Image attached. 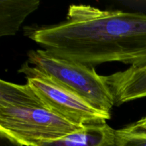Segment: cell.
<instances>
[{"label":"cell","mask_w":146,"mask_h":146,"mask_svg":"<svg viewBox=\"0 0 146 146\" xmlns=\"http://www.w3.org/2000/svg\"><path fill=\"white\" fill-rule=\"evenodd\" d=\"M26 34L49 54L88 66L146 64V14L142 13L71 4L65 21L28 27Z\"/></svg>","instance_id":"cell-1"},{"label":"cell","mask_w":146,"mask_h":146,"mask_svg":"<svg viewBox=\"0 0 146 146\" xmlns=\"http://www.w3.org/2000/svg\"><path fill=\"white\" fill-rule=\"evenodd\" d=\"M84 128L54 113L28 84L0 81V135L23 146H34Z\"/></svg>","instance_id":"cell-2"},{"label":"cell","mask_w":146,"mask_h":146,"mask_svg":"<svg viewBox=\"0 0 146 146\" xmlns=\"http://www.w3.org/2000/svg\"><path fill=\"white\" fill-rule=\"evenodd\" d=\"M27 56V62L54 82L111 114L115 98L104 76L98 75L94 67L55 56L44 49L31 50Z\"/></svg>","instance_id":"cell-3"},{"label":"cell","mask_w":146,"mask_h":146,"mask_svg":"<svg viewBox=\"0 0 146 146\" xmlns=\"http://www.w3.org/2000/svg\"><path fill=\"white\" fill-rule=\"evenodd\" d=\"M24 74L27 84L51 111L68 122L81 127L106 123L111 114L96 109L76 94L54 82L28 62L18 71Z\"/></svg>","instance_id":"cell-4"},{"label":"cell","mask_w":146,"mask_h":146,"mask_svg":"<svg viewBox=\"0 0 146 146\" xmlns=\"http://www.w3.org/2000/svg\"><path fill=\"white\" fill-rule=\"evenodd\" d=\"M104 78L113 94L115 105L146 97V64L130 66Z\"/></svg>","instance_id":"cell-5"},{"label":"cell","mask_w":146,"mask_h":146,"mask_svg":"<svg viewBox=\"0 0 146 146\" xmlns=\"http://www.w3.org/2000/svg\"><path fill=\"white\" fill-rule=\"evenodd\" d=\"M34 146H117L116 131L105 123L87 126L60 139L38 142Z\"/></svg>","instance_id":"cell-6"},{"label":"cell","mask_w":146,"mask_h":146,"mask_svg":"<svg viewBox=\"0 0 146 146\" xmlns=\"http://www.w3.org/2000/svg\"><path fill=\"white\" fill-rule=\"evenodd\" d=\"M40 4L39 0H1L0 36L15 35L26 18Z\"/></svg>","instance_id":"cell-7"},{"label":"cell","mask_w":146,"mask_h":146,"mask_svg":"<svg viewBox=\"0 0 146 146\" xmlns=\"http://www.w3.org/2000/svg\"><path fill=\"white\" fill-rule=\"evenodd\" d=\"M117 146H146V132L129 131L125 129L116 131Z\"/></svg>","instance_id":"cell-8"},{"label":"cell","mask_w":146,"mask_h":146,"mask_svg":"<svg viewBox=\"0 0 146 146\" xmlns=\"http://www.w3.org/2000/svg\"><path fill=\"white\" fill-rule=\"evenodd\" d=\"M125 129L129 131H143L146 132V116L141 118L135 123L125 127Z\"/></svg>","instance_id":"cell-9"},{"label":"cell","mask_w":146,"mask_h":146,"mask_svg":"<svg viewBox=\"0 0 146 146\" xmlns=\"http://www.w3.org/2000/svg\"><path fill=\"white\" fill-rule=\"evenodd\" d=\"M0 136H1V146H23L21 144L8 139L2 135H0Z\"/></svg>","instance_id":"cell-10"}]
</instances>
